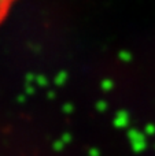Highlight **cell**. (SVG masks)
Segmentation results:
<instances>
[{"label":"cell","mask_w":155,"mask_h":156,"mask_svg":"<svg viewBox=\"0 0 155 156\" xmlns=\"http://www.w3.org/2000/svg\"><path fill=\"white\" fill-rule=\"evenodd\" d=\"M14 2H15V0H0V22L5 18V15H7V12L10 11Z\"/></svg>","instance_id":"1"}]
</instances>
